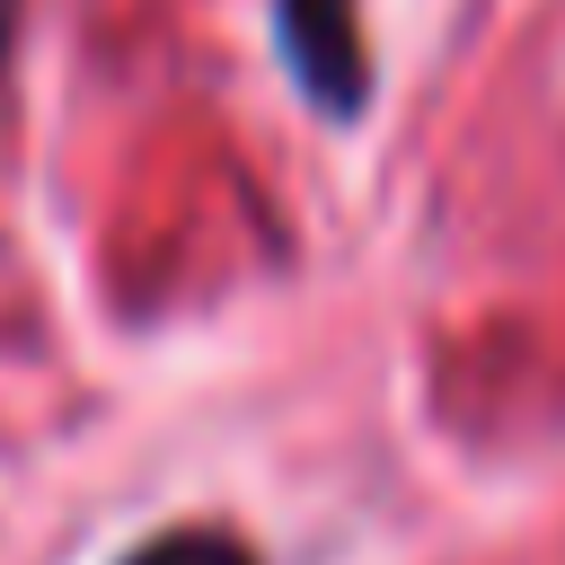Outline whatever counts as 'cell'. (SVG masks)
<instances>
[{
    "mask_svg": "<svg viewBox=\"0 0 565 565\" xmlns=\"http://www.w3.org/2000/svg\"><path fill=\"white\" fill-rule=\"evenodd\" d=\"M274 53L291 71V88L327 115V124H362L371 115V35H362V0H274Z\"/></svg>",
    "mask_w": 565,
    "mask_h": 565,
    "instance_id": "cell-1",
    "label": "cell"
},
{
    "mask_svg": "<svg viewBox=\"0 0 565 565\" xmlns=\"http://www.w3.org/2000/svg\"><path fill=\"white\" fill-rule=\"evenodd\" d=\"M115 565H265V556L238 530H221V521H168V530L132 539Z\"/></svg>",
    "mask_w": 565,
    "mask_h": 565,
    "instance_id": "cell-2",
    "label": "cell"
},
{
    "mask_svg": "<svg viewBox=\"0 0 565 565\" xmlns=\"http://www.w3.org/2000/svg\"><path fill=\"white\" fill-rule=\"evenodd\" d=\"M18 18H26V0H0V88H9V53H18Z\"/></svg>",
    "mask_w": 565,
    "mask_h": 565,
    "instance_id": "cell-3",
    "label": "cell"
}]
</instances>
